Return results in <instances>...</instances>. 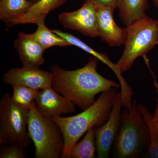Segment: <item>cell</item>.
Returning <instances> with one entry per match:
<instances>
[{"instance_id": "obj_1", "label": "cell", "mask_w": 158, "mask_h": 158, "mask_svg": "<svg viewBox=\"0 0 158 158\" xmlns=\"http://www.w3.org/2000/svg\"><path fill=\"white\" fill-rule=\"evenodd\" d=\"M98 61L93 56L85 66L74 70L52 65L50 71L52 74V88L83 111L86 110L95 102L97 94L120 86L117 82L98 73L97 70Z\"/></svg>"}, {"instance_id": "obj_2", "label": "cell", "mask_w": 158, "mask_h": 158, "mask_svg": "<svg viewBox=\"0 0 158 158\" xmlns=\"http://www.w3.org/2000/svg\"><path fill=\"white\" fill-rule=\"evenodd\" d=\"M115 88L104 91L95 102L82 113L69 117H52L62 131L64 139V149L61 158H69L71 150L87 131L98 128L107 120L116 99Z\"/></svg>"}, {"instance_id": "obj_3", "label": "cell", "mask_w": 158, "mask_h": 158, "mask_svg": "<svg viewBox=\"0 0 158 158\" xmlns=\"http://www.w3.org/2000/svg\"><path fill=\"white\" fill-rule=\"evenodd\" d=\"M125 108L121 113L120 127L114 142L115 156L138 157L145 150H148V129L135 100L130 107Z\"/></svg>"}, {"instance_id": "obj_4", "label": "cell", "mask_w": 158, "mask_h": 158, "mask_svg": "<svg viewBox=\"0 0 158 158\" xmlns=\"http://www.w3.org/2000/svg\"><path fill=\"white\" fill-rule=\"evenodd\" d=\"M122 55L116 63L121 73L131 68L135 61L157 45L158 20L147 15L126 27Z\"/></svg>"}, {"instance_id": "obj_5", "label": "cell", "mask_w": 158, "mask_h": 158, "mask_svg": "<svg viewBox=\"0 0 158 158\" xmlns=\"http://www.w3.org/2000/svg\"><path fill=\"white\" fill-rule=\"evenodd\" d=\"M28 130L35 146V158L61 157L65 145L62 131L52 118L38 112L35 101L29 110Z\"/></svg>"}, {"instance_id": "obj_6", "label": "cell", "mask_w": 158, "mask_h": 158, "mask_svg": "<svg viewBox=\"0 0 158 158\" xmlns=\"http://www.w3.org/2000/svg\"><path fill=\"white\" fill-rule=\"evenodd\" d=\"M29 110L5 93L0 101V145L18 144L27 147L31 140L28 130Z\"/></svg>"}, {"instance_id": "obj_7", "label": "cell", "mask_w": 158, "mask_h": 158, "mask_svg": "<svg viewBox=\"0 0 158 158\" xmlns=\"http://www.w3.org/2000/svg\"><path fill=\"white\" fill-rule=\"evenodd\" d=\"M98 6L93 1H85L81 8L75 11L61 13L58 19L66 29L75 30L87 37H99L97 26Z\"/></svg>"}, {"instance_id": "obj_8", "label": "cell", "mask_w": 158, "mask_h": 158, "mask_svg": "<svg viewBox=\"0 0 158 158\" xmlns=\"http://www.w3.org/2000/svg\"><path fill=\"white\" fill-rule=\"evenodd\" d=\"M122 107L121 93L117 92L107 120L95 128L97 155L99 158H107L110 156L120 127Z\"/></svg>"}, {"instance_id": "obj_9", "label": "cell", "mask_w": 158, "mask_h": 158, "mask_svg": "<svg viewBox=\"0 0 158 158\" xmlns=\"http://www.w3.org/2000/svg\"><path fill=\"white\" fill-rule=\"evenodd\" d=\"M52 74L50 72L39 68H12L3 74L5 84L22 86L40 90L52 87Z\"/></svg>"}, {"instance_id": "obj_10", "label": "cell", "mask_w": 158, "mask_h": 158, "mask_svg": "<svg viewBox=\"0 0 158 158\" xmlns=\"http://www.w3.org/2000/svg\"><path fill=\"white\" fill-rule=\"evenodd\" d=\"M34 101L38 112L48 118L76 112V105L52 87L40 90Z\"/></svg>"}, {"instance_id": "obj_11", "label": "cell", "mask_w": 158, "mask_h": 158, "mask_svg": "<svg viewBox=\"0 0 158 158\" xmlns=\"http://www.w3.org/2000/svg\"><path fill=\"white\" fill-rule=\"evenodd\" d=\"M115 10L109 6H98L97 26L102 40L110 47H118L124 44L126 30L115 23L113 16Z\"/></svg>"}, {"instance_id": "obj_12", "label": "cell", "mask_w": 158, "mask_h": 158, "mask_svg": "<svg viewBox=\"0 0 158 158\" xmlns=\"http://www.w3.org/2000/svg\"><path fill=\"white\" fill-rule=\"evenodd\" d=\"M14 46L23 67L39 68L44 63L43 53L45 50L35 40L33 34L20 32L15 40Z\"/></svg>"}, {"instance_id": "obj_13", "label": "cell", "mask_w": 158, "mask_h": 158, "mask_svg": "<svg viewBox=\"0 0 158 158\" xmlns=\"http://www.w3.org/2000/svg\"><path fill=\"white\" fill-rule=\"evenodd\" d=\"M67 0H40L33 4L21 16L9 24L32 23L35 24H45L46 16L50 11L57 9Z\"/></svg>"}, {"instance_id": "obj_14", "label": "cell", "mask_w": 158, "mask_h": 158, "mask_svg": "<svg viewBox=\"0 0 158 158\" xmlns=\"http://www.w3.org/2000/svg\"><path fill=\"white\" fill-rule=\"evenodd\" d=\"M52 31L60 37L66 40L71 45L76 46L77 47L81 49L88 53L91 54L93 56L96 57L99 60L102 61L103 63L108 65L115 73L116 76L118 78L121 88H127L128 86V84L122 76V73L118 69V66H117L116 64H114L110 61L107 55L100 53H99L94 50L88 44H86L85 42L82 41L81 39L74 36L73 34L68 33H65V32H62L59 30H52Z\"/></svg>"}, {"instance_id": "obj_15", "label": "cell", "mask_w": 158, "mask_h": 158, "mask_svg": "<svg viewBox=\"0 0 158 158\" xmlns=\"http://www.w3.org/2000/svg\"><path fill=\"white\" fill-rule=\"evenodd\" d=\"M149 8L148 0H121L118 9L120 19L127 27L146 15Z\"/></svg>"}, {"instance_id": "obj_16", "label": "cell", "mask_w": 158, "mask_h": 158, "mask_svg": "<svg viewBox=\"0 0 158 158\" xmlns=\"http://www.w3.org/2000/svg\"><path fill=\"white\" fill-rule=\"evenodd\" d=\"M32 5L27 0H1L0 19L9 24L24 14Z\"/></svg>"}, {"instance_id": "obj_17", "label": "cell", "mask_w": 158, "mask_h": 158, "mask_svg": "<svg viewBox=\"0 0 158 158\" xmlns=\"http://www.w3.org/2000/svg\"><path fill=\"white\" fill-rule=\"evenodd\" d=\"M141 115L147 125L150 138L149 147L146 156L151 158H158V120L152 115L144 105H138Z\"/></svg>"}, {"instance_id": "obj_18", "label": "cell", "mask_w": 158, "mask_h": 158, "mask_svg": "<svg viewBox=\"0 0 158 158\" xmlns=\"http://www.w3.org/2000/svg\"><path fill=\"white\" fill-rule=\"evenodd\" d=\"M96 151L95 128L92 127L85 133L84 138L74 145L69 158H93Z\"/></svg>"}, {"instance_id": "obj_19", "label": "cell", "mask_w": 158, "mask_h": 158, "mask_svg": "<svg viewBox=\"0 0 158 158\" xmlns=\"http://www.w3.org/2000/svg\"><path fill=\"white\" fill-rule=\"evenodd\" d=\"M37 26V30L32 34L35 40L45 50L54 46H71L66 40L48 28L45 24Z\"/></svg>"}, {"instance_id": "obj_20", "label": "cell", "mask_w": 158, "mask_h": 158, "mask_svg": "<svg viewBox=\"0 0 158 158\" xmlns=\"http://www.w3.org/2000/svg\"><path fill=\"white\" fill-rule=\"evenodd\" d=\"M12 88L13 93L11 97L13 101L28 110L40 90L22 86H12Z\"/></svg>"}, {"instance_id": "obj_21", "label": "cell", "mask_w": 158, "mask_h": 158, "mask_svg": "<svg viewBox=\"0 0 158 158\" xmlns=\"http://www.w3.org/2000/svg\"><path fill=\"white\" fill-rule=\"evenodd\" d=\"M27 157L25 147L18 144H8L0 150L1 158H25Z\"/></svg>"}, {"instance_id": "obj_22", "label": "cell", "mask_w": 158, "mask_h": 158, "mask_svg": "<svg viewBox=\"0 0 158 158\" xmlns=\"http://www.w3.org/2000/svg\"><path fill=\"white\" fill-rule=\"evenodd\" d=\"M91 1L96 3L98 6H106L116 9H118L121 0H85V1Z\"/></svg>"}, {"instance_id": "obj_23", "label": "cell", "mask_w": 158, "mask_h": 158, "mask_svg": "<svg viewBox=\"0 0 158 158\" xmlns=\"http://www.w3.org/2000/svg\"><path fill=\"white\" fill-rule=\"evenodd\" d=\"M153 115L155 116L156 118H157L158 120V100H157V104L155 112L154 114Z\"/></svg>"}, {"instance_id": "obj_24", "label": "cell", "mask_w": 158, "mask_h": 158, "mask_svg": "<svg viewBox=\"0 0 158 158\" xmlns=\"http://www.w3.org/2000/svg\"><path fill=\"white\" fill-rule=\"evenodd\" d=\"M154 5L156 6V8L158 9V0H152Z\"/></svg>"}, {"instance_id": "obj_25", "label": "cell", "mask_w": 158, "mask_h": 158, "mask_svg": "<svg viewBox=\"0 0 158 158\" xmlns=\"http://www.w3.org/2000/svg\"><path fill=\"white\" fill-rule=\"evenodd\" d=\"M29 2H31L32 4H34V3L40 1V0H27Z\"/></svg>"}, {"instance_id": "obj_26", "label": "cell", "mask_w": 158, "mask_h": 158, "mask_svg": "<svg viewBox=\"0 0 158 158\" xmlns=\"http://www.w3.org/2000/svg\"><path fill=\"white\" fill-rule=\"evenodd\" d=\"M158 41H157V45H158Z\"/></svg>"}]
</instances>
